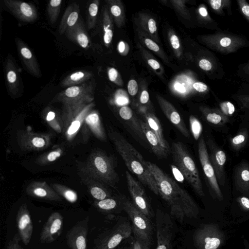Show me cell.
<instances>
[{"instance_id":"cell-1","label":"cell","mask_w":249,"mask_h":249,"mask_svg":"<svg viewBox=\"0 0 249 249\" xmlns=\"http://www.w3.org/2000/svg\"><path fill=\"white\" fill-rule=\"evenodd\" d=\"M147 166L154 177L159 194L170 208V214L182 222L185 218H196L198 207L188 192L157 164L146 161Z\"/></svg>"},{"instance_id":"cell-2","label":"cell","mask_w":249,"mask_h":249,"mask_svg":"<svg viewBox=\"0 0 249 249\" xmlns=\"http://www.w3.org/2000/svg\"><path fill=\"white\" fill-rule=\"evenodd\" d=\"M111 138L128 169L153 193L160 195L155 178L141 153L121 134L113 131Z\"/></svg>"},{"instance_id":"cell-3","label":"cell","mask_w":249,"mask_h":249,"mask_svg":"<svg viewBox=\"0 0 249 249\" xmlns=\"http://www.w3.org/2000/svg\"><path fill=\"white\" fill-rule=\"evenodd\" d=\"M170 151L174 166L181 173L195 192L200 196L205 194L196 164L187 149L179 142H173Z\"/></svg>"},{"instance_id":"cell-4","label":"cell","mask_w":249,"mask_h":249,"mask_svg":"<svg viewBox=\"0 0 249 249\" xmlns=\"http://www.w3.org/2000/svg\"><path fill=\"white\" fill-rule=\"evenodd\" d=\"M123 209L128 215L131 221L134 237L151 246L153 227L149 218L138 210L132 202L125 198Z\"/></svg>"},{"instance_id":"cell-5","label":"cell","mask_w":249,"mask_h":249,"mask_svg":"<svg viewBox=\"0 0 249 249\" xmlns=\"http://www.w3.org/2000/svg\"><path fill=\"white\" fill-rule=\"evenodd\" d=\"M132 232L131 224L123 219L102 233L95 240L94 249H114Z\"/></svg>"},{"instance_id":"cell-6","label":"cell","mask_w":249,"mask_h":249,"mask_svg":"<svg viewBox=\"0 0 249 249\" xmlns=\"http://www.w3.org/2000/svg\"><path fill=\"white\" fill-rule=\"evenodd\" d=\"M198 155L211 196L220 201L224 199L213 167L211 162L205 139L201 136L198 142Z\"/></svg>"},{"instance_id":"cell-7","label":"cell","mask_w":249,"mask_h":249,"mask_svg":"<svg viewBox=\"0 0 249 249\" xmlns=\"http://www.w3.org/2000/svg\"><path fill=\"white\" fill-rule=\"evenodd\" d=\"M193 238L198 249H217L224 241V235L217 225L208 224L197 229Z\"/></svg>"},{"instance_id":"cell-8","label":"cell","mask_w":249,"mask_h":249,"mask_svg":"<svg viewBox=\"0 0 249 249\" xmlns=\"http://www.w3.org/2000/svg\"><path fill=\"white\" fill-rule=\"evenodd\" d=\"M206 137V143L211 162L213 167L220 187H224L226 182L225 166L227 156L224 150L214 141L213 136L208 134Z\"/></svg>"},{"instance_id":"cell-9","label":"cell","mask_w":249,"mask_h":249,"mask_svg":"<svg viewBox=\"0 0 249 249\" xmlns=\"http://www.w3.org/2000/svg\"><path fill=\"white\" fill-rule=\"evenodd\" d=\"M157 246L156 249H171L174 238L173 223L169 214L157 209L156 213Z\"/></svg>"},{"instance_id":"cell-10","label":"cell","mask_w":249,"mask_h":249,"mask_svg":"<svg viewBox=\"0 0 249 249\" xmlns=\"http://www.w3.org/2000/svg\"><path fill=\"white\" fill-rule=\"evenodd\" d=\"M125 178L134 206L149 218L153 217L154 214L150 203L140 183L127 171Z\"/></svg>"},{"instance_id":"cell-11","label":"cell","mask_w":249,"mask_h":249,"mask_svg":"<svg viewBox=\"0 0 249 249\" xmlns=\"http://www.w3.org/2000/svg\"><path fill=\"white\" fill-rule=\"evenodd\" d=\"M94 86L90 81L67 88L56 96V100L67 104L90 102L93 99Z\"/></svg>"},{"instance_id":"cell-12","label":"cell","mask_w":249,"mask_h":249,"mask_svg":"<svg viewBox=\"0 0 249 249\" xmlns=\"http://www.w3.org/2000/svg\"><path fill=\"white\" fill-rule=\"evenodd\" d=\"M8 11L17 19L25 22H33L37 18V12L35 6L18 0H3Z\"/></svg>"},{"instance_id":"cell-13","label":"cell","mask_w":249,"mask_h":249,"mask_svg":"<svg viewBox=\"0 0 249 249\" xmlns=\"http://www.w3.org/2000/svg\"><path fill=\"white\" fill-rule=\"evenodd\" d=\"M18 56L23 66L32 76L40 78L42 73L36 55L25 42L18 37L15 38Z\"/></svg>"},{"instance_id":"cell-14","label":"cell","mask_w":249,"mask_h":249,"mask_svg":"<svg viewBox=\"0 0 249 249\" xmlns=\"http://www.w3.org/2000/svg\"><path fill=\"white\" fill-rule=\"evenodd\" d=\"M232 185L240 195L249 197V161L241 160L233 169Z\"/></svg>"},{"instance_id":"cell-15","label":"cell","mask_w":249,"mask_h":249,"mask_svg":"<svg viewBox=\"0 0 249 249\" xmlns=\"http://www.w3.org/2000/svg\"><path fill=\"white\" fill-rule=\"evenodd\" d=\"M63 227V217L59 213H52L45 223L40 236L41 243L54 242L61 234Z\"/></svg>"},{"instance_id":"cell-16","label":"cell","mask_w":249,"mask_h":249,"mask_svg":"<svg viewBox=\"0 0 249 249\" xmlns=\"http://www.w3.org/2000/svg\"><path fill=\"white\" fill-rule=\"evenodd\" d=\"M88 218L79 221L66 235L67 243L71 249H87Z\"/></svg>"},{"instance_id":"cell-17","label":"cell","mask_w":249,"mask_h":249,"mask_svg":"<svg viewBox=\"0 0 249 249\" xmlns=\"http://www.w3.org/2000/svg\"><path fill=\"white\" fill-rule=\"evenodd\" d=\"M249 141V115H244L240 121L238 131L235 135L228 138L230 149L239 154L248 146Z\"/></svg>"},{"instance_id":"cell-18","label":"cell","mask_w":249,"mask_h":249,"mask_svg":"<svg viewBox=\"0 0 249 249\" xmlns=\"http://www.w3.org/2000/svg\"><path fill=\"white\" fill-rule=\"evenodd\" d=\"M5 74L7 89L10 94L16 95L23 91L19 71L12 56L10 55L6 59Z\"/></svg>"},{"instance_id":"cell-19","label":"cell","mask_w":249,"mask_h":249,"mask_svg":"<svg viewBox=\"0 0 249 249\" xmlns=\"http://www.w3.org/2000/svg\"><path fill=\"white\" fill-rule=\"evenodd\" d=\"M16 219L21 239L25 245H28L32 237L33 226L31 217L26 207L22 206L19 209Z\"/></svg>"},{"instance_id":"cell-20","label":"cell","mask_w":249,"mask_h":249,"mask_svg":"<svg viewBox=\"0 0 249 249\" xmlns=\"http://www.w3.org/2000/svg\"><path fill=\"white\" fill-rule=\"evenodd\" d=\"M80 12L79 4L73 2L66 8L58 27V32L62 35L66 31L73 26L79 20Z\"/></svg>"},{"instance_id":"cell-21","label":"cell","mask_w":249,"mask_h":249,"mask_svg":"<svg viewBox=\"0 0 249 249\" xmlns=\"http://www.w3.org/2000/svg\"><path fill=\"white\" fill-rule=\"evenodd\" d=\"M65 35L69 40L82 48H89L90 44L89 37L81 20L79 19L73 26L68 29Z\"/></svg>"},{"instance_id":"cell-22","label":"cell","mask_w":249,"mask_h":249,"mask_svg":"<svg viewBox=\"0 0 249 249\" xmlns=\"http://www.w3.org/2000/svg\"><path fill=\"white\" fill-rule=\"evenodd\" d=\"M140 123L143 135L154 153L158 157L166 158L169 152L162 146L155 133L145 121L140 120Z\"/></svg>"},{"instance_id":"cell-23","label":"cell","mask_w":249,"mask_h":249,"mask_svg":"<svg viewBox=\"0 0 249 249\" xmlns=\"http://www.w3.org/2000/svg\"><path fill=\"white\" fill-rule=\"evenodd\" d=\"M161 107L163 111L176 128L187 138H190V133L186 125L178 112L169 104H162Z\"/></svg>"},{"instance_id":"cell-24","label":"cell","mask_w":249,"mask_h":249,"mask_svg":"<svg viewBox=\"0 0 249 249\" xmlns=\"http://www.w3.org/2000/svg\"><path fill=\"white\" fill-rule=\"evenodd\" d=\"M202 114L205 121L212 128L223 134L228 133L229 124L217 112L204 110Z\"/></svg>"},{"instance_id":"cell-25","label":"cell","mask_w":249,"mask_h":249,"mask_svg":"<svg viewBox=\"0 0 249 249\" xmlns=\"http://www.w3.org/2000/svg\"><path fill=\"white\" fill-rule=\"evenodd\" d=\"M143 113L145 122L155 133L162 146L170 152V146L163 136V130L159 119L150 112L144 111Z\"/></svg>"},{"instance_id":"cell-26","label":"cell","mask_w":249,"mask_h":249,"mask_svg":"<svg viewBox=\"0 0 249 249\" xmlns=\"http://www.w3.org/2000/svg\"><path fill=\"white\" fill-rule=\"evenodd\" d=\"M92 73L86 70H80L73 72L66 77L61 82L62 87L68 88L71 86L82 84L88 82L91 78Z\"/></svg>"},{"instance_id":"cell-27","label":"cell","mask_w":249,"mask_h":249,"mask_svg":"<svg viewBox=\"0 0 249 249\" xmlns=\"http://www.w3.org/2000/svg\"><path fill=\"white\" fill-rule=\"evenodd\" d=\"M119 114L121 118L126 122L135 132L140 136H144L139 121L134 116L131 109L126 106H122L119 110Z\"/></svg>"},{"instance_id":"cell-28","label":"cell","mask_w":249,"mask_h":249,"mask_svg":"<svg viewBox=\"0 0 249 249\" xmlns=\"http://www.w3.org/2000/svg\"><path fill=\"white\" fill-rule=\"evenodd\" d=\"M125 197H121L120 199L113 198H107L99 200L96 204L97 208L102 212L111 213L116 210H123Z\"/></svg>"},{"instance_id":"cell-29","label":"cell","mask_w":249,"mask_h":249,"mask_svg":"<svg viewBox=\"0 0 249 249\" xmlns=\"http://www.w3.org/2000/svg\"><path fill=\"white\" fill-rule=\"evenodd\" d=\"M220 111L217 112L228 124H232L235 121L234 118L235 107L230 102H223L219 105Z\"/></svg>"},{"instance_id":"cell-30","label":"cell","mask_w":249,"mask_h":249,"mask_svg":"<svg viewBox=\"0 0 249 249\" xmlns=\"http://www.w3.org/2000/svg\"><path fill=\"white\" fill-rule=\"evenodd\" d=\"M62 2L61 0H51L48 3L47 14L49 20L52 24L55 23L59 17Z\"/></svg>"},{"instance_id":"cell-31","label":"cell","mask_w":249,"mask_h":249,"mask_svg":"<svg viewBox=\"0 0 249 249\" xmlns=\"http://www.w3.org/2000/svg\"><path fill=\"white\" fill-rule=\"evenodd\" d=\"M99 4V0H94L91 2L89 6L87 21V28L89 30L93 28L95 25Z\"/></svg>"},{"instance_id":"cell-32","label":"cell","mask_w":249,"mask_h":249,"mask_svg":"<svg viewBox=\"0 0 249 249\" xmlns=\"http://www.w3.org/2000/svg\"><path fill=\"white\" fill-rule=\"evenodd\" d=\"M189 122L191 130L194 139L196 141L199 140L201 136L203 130L201 123L197 118L193 115L190 116Z\"/></svg>"},{"instance_id":"cell-33","label":"cell","mask_w":249,"mask_h":249,"mask_svg":"<svg viewBox=\"0 0 249 249\" xmlns=\"http://www.w3.org/2000/svg\"><path fill=\"white\" fill-rule=\"evenodd\" d=\"M110 23L108 15L106 12L104 16V41L106 45L109 44L112 39L113 32Z\"/></svg>"},{"instance_id":"cell-34","label":"cell","mask_w":249,"mask_h":249,"mask_svg":"<svg viewBox=\"0 0 249 249\" xmlns=\"http://www.w3.org/2000/svg\"><path fill=\"white\" fill-rule=\"evenodd\" d=\"M86 121L88 124L97 129L101 135H103L102 131L101 130L100 128L99 117L97 113H93L89 115L87 117Z\"/></svg>"},{"instance_id":"cell-35","label":"cell","mask_w":249,"mask_h":249,"mask_svg":"<svg viewBox=\"0 0 249 249\" xmlns=\"http://www.w3.org/2000/svg\"><path fill=\"white\" fill-rule=\"evenodd\" d=\"M90 193L92 196L97 200H102L108 198L109 195L103 189L98 187H93L91 189Z\"/></svg>"},{"instance_id":"cell-36","label":"cell","mask_w":249,"mask_h":249,"mask_svg":"<svg viewBox=\"0 0 249 249\" xmlns=\"http://www.w3.org/2000/svg\"><path fill=\"white\" fill-rule=\"evenodd\" d=\"M20 240L19 233H16L9 242L6 249H23L19 244Z\"/></svg>"},{"instance_id":"cell-37","label":"cell","mask_w":249,"mask_h":249,"mask_svg":"<svg viewBox=\"0 0 249 249\" xmlns=\"http://www.w3.org/2000/svg\"><path fill=\"white\" fill-rule=\"evenodd\" d=\"M236 200L242 210L249 211V197L240 195L236 197Z\"/></svg>"},{"instance_id":"cell-38","label":"cell","mask_w":249,"mask_h":249,"mask_svg":"<svg viewBox=\"0 0 249 249\" xmlns=\"http://www.w3.org/2000/svg\"><path fill=\"white\" fill-rule=\"evenodd\" d=\"M133 249H150V246L144 243L142 240L135 237L132 243Z\"/></svg>"},{"instance_id":"cell-39","label":"cell","mask_w":249,"mask_h":249,"mask_svg":"<svg viewBox=\"0 0 249 249\" xmlns=\"http://www.w3.org/2000/svg\"><path fill=\"white\" fill-rule=\"evenodd\" d=\"M127 89L129 94L131 96H134L138 92V87L137 82L131 79L129 81L127 84Z\"/></svg>"},{"instance_id":"cell-40","label":"cell","mask_w":249,"mask_h":249,"mask_svg":"<svg viewBox=\"0 0 249 249\" xmlns=\"http://www.w3.org/2000/svg\"><path fill=\"white\" fill-rule=\"evenodd\" d=\"M80 126V122L78 120H75L72 122L71 125L68 130L69 135H72L75 133Z\"/></svg>"},{"instance_id":"cell-41","label":"cell","mask_w":249,"mask_h":249,"mask_svg":"<svg viewBox=\"0 0 249 249\" xmlns=\"http://www.w3.org/2000/svg\"><path fill=\"white\" fill-rule=\"evenodd\" d=\"M64 197L66 199L71 202H74L77 199L76 194L71 190H68L66 191L64 194Z\"/></svg>"},{"instance_id":"cell-42","label":"cell","mask_w":249,"mask_h":249,"mask_svg":"<svg viewBox=\"0 0 249 249\" xmlns=\"http://www.w3.org/2000/svg\"><path fill=\"white\" fill-rule=\"evenodd\" d=\"M145 43L147 47L152 51L157 52L160 49L159 46L155 42L149 38L145 39Z\"/></svg>"},{"instance_id":"cell-43","label":"cell","mask_w":249,"mask_h":249,"mask_svg":"<svg viewBox=\"0 0 249 249\" xmlns=\"http://www.w3.org/2000/svg\"><path fill=\"white\" fill-rule=\"evenodd\" d=\"M199 67L205 71H209L212 68L211 63L207 59H201L199 62Z\"/></svg>"},{"instance_id":"cell-44","label":"cell","mask_w":249,"mask_h":249,"mask_svg":"<svg viewBox=\"0 0 249 249\" xmlns=\"http://www.w3.org/2000/svg\"><path fill=\"white\" fill-rule=\"evenodd\" d=\"M193 88L199 92H203L207 89V86L202 82H197L194 83Z\"/></svg>"},{"instance_id":"cell-45","label":"cell","mask_w":249,"mask_h":249,"mask_svg":"<svg viewBox=\"0 0 249 249\" xmlns=\"http://www.w3.org/2000/svg\"><path fill=\"white\" fill-rule=\"evenodd\" d=\"M117 71L114 68H110L108 71V76L110 81L114 82L118 76Z\"/></svg>"},{"instance_id":"cell-46","label":"cell","mask_w":249,"mask_h":249,"mask_svg":"<svg viewBox=\"0 0 249 249\" xmlns=\"http://www.w3.org/2000/svg\"><path fill=\"white\" fill-rule=\"evenodd\" d=\"M33 145L37 147H42L45 145L44 140L41 138L35 137L32 140Z\"/></svg>"},{"instance_id":"cell-47","label":"cell","mask_w":249,"mask_h":249,"mask_svg":"<svg viewBox=\"0 0 249 249\" xmlns=\"http://www.w3.org/2000/svg\"><path fill=\"white\" fill-rule=\"evenodd\" d=\"M171 44L173 48L175 49H177L180 47V43L179 39L176 35H173L170 38Z\"/></svg>"},{"instance_id":"cell-48","label":"cell","mask_w":249,"mask_h":249,"mask_svg":"<svg viewBox=\"0 0 249 249\" xmlns=\"http://www.w3.org/2000/svg\"><path fill=\"white\" fill-rule=\"evenodd\" d=\"M149 93L146 90H143L140 96V102L142 104H146L149 101Z\"/></svg>"},{"instance_id":"cell-49","label":"cell","mask_w":249,"mask_h":249,"mask_svg":"<svg viewBox=\"0 0 249 249\" xmlns=\"http://www.w3.org/2000/svg\"><path fill=\"white\" fill-rule=\"evenodd\" d=\"M148 27L149 32L153 34L157 30L156 23L153 18H150L148 22Z\"/></svg>"},{"instance_id":"cell-50","label":"cell","mask_w":249,"mask_h":249,"mask_svg":"<svg viewBox=\"0 0 249 249\" xmlns=\"http://www.w3.org/2000/svg\"><path fill=\"white\" fill-rule=\"evenodd\" d=\"M34 194L39 197H44L47 196V193L45 190L41 188H38L34 191Z\"/></svg>"},{"instance_id":"cell-51","label":"cell","mask_w":249,"mask_h":249,"mask_svg":"<svg viewBox=\"0 0 249 249\" xmlns=\"http://www.w3.org/2000/svg\"><path fill=\"white\" fill-rule=\"evenodd\" d=\"M111 14L115 17H118L121 14L120 8L116 5H113L110 7Z\"/></svg>"},{"instance_id":"cell-52","label":"cell","mask_w":249,"mask_h":249,"mask_svg":"<svg viewBox=\"0 0 249 249\" xmlns=\"http://www.w3.org/2000/svg\"><path fill=\"white\" fill-rule=\"evenodd\" d=\"M60 156V153L58 151H53L49 154L47 156L48 160L52 161L54 160L56 158L59 157Z\"/></svg>"},{"instance_id":"cell-53","label":"cell","mask_w":249,"mask_h":249,"mask_svg":"<svg viewBox=\"0 0 249 249\" xmlns=\"http://www.w3.org/2000/svg\"><path fill=\"white\" fill-rule=\"evenodd\" d=\"M148 64L151 68L154 70H157L160 68V65L158 61L153 59H150L148 60Z\"/></svg>"},{"instance_id":"cell-54","label":"cell","mask_w":249,"mask_h":249,"mask_svg":"<svg viewBox=\"0 0 249 249\" xmlns=\"http://www.w3.org/2000/svg\"><path fill=\"white\" fill-rule=\"evenodd\" d=\"M221 1V0H212L210 1V3L212 8L216 10L220 8Z\"/></svg>"},{"instance_id":"cell-55","label":"cell","mask_w":249,"mask_h":249,"mask_svg":"<svg viewBox=\"0 0 249 249\" xmlns=\"http://www.w3.org/2000/svg\"><path fill=\"white\" fill-rule=\"evenodd\" d=\"M231 43V40L228 37H224L220 40V43L223 47H227Z\"/></svg>"},{"instance_id":"cell-56","label":"cell","mask_w":249,"mask_h":249,"mask_svg":"<svg viewBox=\"0 0 249 249\" xmlns=\"http://www.w3.org/2000/svg\"><path fill=\"white\" fill-rule=\"evenodd\" d=\"M116 102L119 105H124L128 103V100L125 97L120 96L117 98Z\"/></svg>"},{"instance_id":"cell-57","label":"cell","mask_w":249,"mask_h":249,"mask_svg":"<svg viewBox=\"0 0 249 249\" xmlns=\"http://www.w3.org/2000/svg\"><path fill=\"white\" fill-rule=\"evenodd\" d=\"M55 116V114L53 111H49L48 113L47 114V116L46 117V119L47 121H50L54 119V118Z\"/></svg>"},{"instance_id":"cell-58","label":"cell","mask_w":249,"mask_h":249,"mask_svg":"<svg viewBox=\"0 0 249 249\" xmlns=\"http://www.w3.org/2000/svg\"><path fill=\"white\" fill-rule=\"evenodd\" d=\"M175 88L177 90H178L180 92H183L185 91V89H184V87L183 86L181 85L180 84H179V83H176L175 85Z\"/></svg>"},{"instance_id":"cell-59","label":"cell","mask_w":249,"mask_h":249,"mask_svg":"<svg viewBox=\"0 0 249 249\" xmlns=\"http://www.w3.org/2000/svg\"><path fill=\"white\" fill-rule=\"evenodd\" d=\"M243 13L247 16L249 17V5H245L242 8Z\"/></svg>"},{"instance_id":"cell-60","label":"cell","mask_w":249,"mask_h":249,"mask_svg":"<svg viewBox=\"0 0 249 249\" xmlns=\"http://www.w3.org/2000/svg\"><path fill=\"white\" fill-rule=\"evenodd\" d=\"M118 49L120 52L122 53L125 49V45L124 42L121 41L118 46Z\"/></svg>"},{"instance_id":"cell-61","label":"cell","mask_w":249,"mask_h":249,"mask_svg":"<svg viewBox=\"0 0 249 249\" xmlns=\"http://www.w3.org/2000/svg\"><path fill=\"white\" fill-rule=\"evenodd\" d=\"M199 13L203 17L206 16L208 14L206 9L204 7H201L199 9Z\"/></svg>"},{"instance_id":"cell-62","label":"cell","mask_w":249,"mask_h":249,"mask_svg":"<svg viewBox=\"0 0 249 249\" xmlns=\"http://www.w3.org/2000/svg\"><path fill=\"white\" fill-rule=\"evenodd\" d=\"M123 249H133V248H132V246L131 245V246L125 248H124Z\"/></svg>"},{"instance_id":"cell-63","label":"cell","mask_w":249,"mask_h":249,"mask_svg":"<svg viewBox=\"0 0 249 249\" xmlns=\"http://www.w3.org/2000/svg\"><path fill=\"white\" fill-rule=\"evenodd\" d=\"M248 146L249 148V142H248Z\"/></svg>"}]
</instances>
